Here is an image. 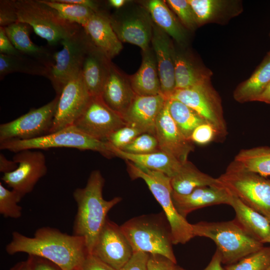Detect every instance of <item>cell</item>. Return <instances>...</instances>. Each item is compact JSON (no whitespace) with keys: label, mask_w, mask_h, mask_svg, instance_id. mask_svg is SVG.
Masks as SVG:
<instances>
[{"label":"cell","mask_w":270,"mask_h":270,"mask_svg":"<svg viewBox=\"0 0 270 270\" xmlns=\"http://www.w3.org/2000/svg\"><path fill=\"white\" fill-rule=\"evenodd\" d=\"M32 270H62L52 262L41 257L29 256Z\"/></svg>","instance_id":"cell-48"},{"label":"cell","mask_w":270,"mask_h":270,"mask_svg":"<svg viewBox=\"0 0 270 270\" xmlns=\"http://www.w3.org/2000/svg\"><path fill=\"white\" fill-rule=\"evenodd\" d=\"M120 226L134 252L162 255L176 264L170 227L164 212L136 216Z\"/></svg>","instance_id":"cell-3"},{"label":"cell","mask_w":270,"mask_h":270,"mask_svg":"<svg viewBox=\"0 0 270 270\" xmlns=\"http://www.w3.org/2000/svg\"><path fill=\"white\" fill-rule=\"evenodd\" d=\"M154 136L160 150L182 162L187 161L188 154L194 150L193 142L183 135L172 118L167 100L158 117Z\"/></svg>","instance_id":"cell-17"},{"label":"cell","mask_w":270,"mask_h":270,"mask_svg":"<svg viewBox=\"0 0 270 270\" xmlns=\"http://www.w3.org/2000/svg\"><path fill=\"white\" fill-rule=\"evenodd\" d=\"M59 96L41 107L32 108L17 118L0 125V142L11 140H29L49 134Z\"/></svg>","instance_id":"cell-11"},{"label":"cell","mask_w":270,"mask_h":270,"mask_svg":"<svg viewBox=\"0 0 270 270\" xmlns=\"http://www.w3.org/2000/svg\"><path fill=\"white\" fill-rule=\"evenodd\" d=\"M128 78L132 89L137 95L149 96L162 94L156 57L150 48L142 51L140 68L134 74Z\"/></svg>","instance_id":"cell-25"},{"label":"cell","mask_w":270,"mask_h":270,"mask_svg":"<svg viewBox=\"0 0 270 270\" xmlns=\"http://www.w3.org/2000/svg\"><path fill=\"white\" fill-rule=\"evenodd\" d=\"M136 95L128 78L111 62L101 94L105 104L123 118Z\"/></svg>","instance_id":"cell-22"},{"label":"cell","mask_w":270,"mask_h":270,"mask_svg":"<svg viewBox=\"0 0 270 270\" xmlns=\"http://www.w3.org/2000/svg\"><path fill=\"white\" fill-rule=\"evenodd\" d=\"M151 43L156 57L161 92L168 99L176 90L174 48L169 36L154 24Z\"/></svg>","instance_id":"cell-18"},{"label":"cell","mask_w":270,"mask_h":270,"mask_svg":"<svg viewBox=\"0 0 270 270\" xmlns=\"http://www.w3.org/2000/svg\"><path fill=\"white\" fill-rule=\"evenodd\" d=\"M198 26L214 18L225 6L226 2L220 0H188Z\"/></svg>","instance_id":"cell-37"},{"label":"cell","mask_w":270,"mask_h":270,"mask_svg":"<svg viewBox=\"0 0 270 270\" xmlns=\"http://www.w3.org/2000/svg\"><path fill=\"white\" fill-rule=\"evenodd\" d=\"M74 125L94 138L107 142L112 133L127 124L122 116L109 108L100 96H91Z\"/></svg>","instance_id":"cell-13"},{"label":"cell","mask_w":270,"mask_h":270,"mask_svg":"<svg viewBox=\"0 0 270 270\" xmlns=\"http://www.w3.org/2000/svg\"><path fill=\"white\" fill-rule=\"evenodd\" d=\"M270 266V246L243 258L238 262L226 265L224 270H266Z\"/></svg>","instance_id":"cell-36"},{"label":"cell","mask_w":270,"mask_h":270,"mask_svg":"<svg viewBox=\"0 0 270 270\" xmlns=\"http://www.w3.org/2000/svg\"><path fill=\"white\" fill-rule=\"evenodd\" d=\"M219 138L215 128L208 122L198 126L192 134L190 140L194 143L204 145Z\"/></svg>","instance_id":"cell-42"},{"label":"cell","mask_w":270,"mask_h":270,"mask_svg":"<svg viewBox=\"0 0 270 270\" xmlns=\"http://www.w3.org/2000/svg\"><path fill=\"white\" fill-rule=\"evenodd\" d=\"M234 161L247 172L266 178L270 176V147L258 146L240 150Z\"/></svg>","instance_id":"cell-32"},{"label":"cell","mask_w":270,"mask_h":270,"mask_svg":"<svg viewBox=\"0 0 270 270\" xmlns=\"http://www.w3.org/2000/svg\"><path fill=\"white\" fill-rule=\"evenodd\" d=\"M60 43L62 48L54 54V63L47 77L58 96L60 94L70 80L81 72L85 57L92 44L82 27Z\"/></svg>","instance_id":"cell-9"},{"label":"cell","mask_w":270,"mask_h":270,"mask_svg":"<svg viewBox=\"0 0 270 270\" xmlns=\"http://www.w3.org/2000/svg\"><path fill=\"white\" fill-rule=\"evenodd\" d=\"M110 60L92 44L85 57L81 74L91 96H101Z\"/></svg>","instance_id":"cell-23"},{"label":"cell","mask_w":270,"mask_h":270,"mask_svg":"<svg viewBox=\"0 0 270 270\" xmlns=\"http://www.w3.org/2000/svg\"><path fill=\"white\" fill-rule=\"evenodd\" d=\"M176 264L160 254H150L148 270H174Z\"/></svg>","instance_id":"cell-45"},{"label":"cell","mask_w":270,"mask_h":270,"mask_svg":"<svg viewBox=\"0 0 270 270\" xmlns=\"http://www.w3.org/2000/svg\"><path fill=\"white\" fill-rule=\"evenodd\" d=\"M78 270V269H75V270Z\"/></svg>","instance_id":"cell-58"},{"label":"cell","mask_w":270,"mask_h":270,"mask_svg":"<svg viewBox=\"0 0 270 270\" xmlns=\"http://www.w3.org/2000/svg\"><path fill=\"white\" fill-rule=\"evenodd\" d=\"M18 22L14 0L0 1V26L6 27Z\"/></svg>","instance_id":"cell-43"},{"label":"cell","mask_w":270,"mask_h":270,"mask_svg":"<svg viewBox=\"0 0 270 270\" xmlns=\"http://www.w3.org/2000/svg\"><path fill=\"white\" fill-rule=\"evenodd\" d=\"M166 100L162 94H136L123 118L127 125L136 127L144 133L154 135L158 117Z\"/></svg>","instance_id":"cell-20"},{"label":"cell","mask_w":270,"mask_h":270,"mask_svg":"<svg viewBox=\"0 0 270 270\" xmlns=\"http://www.w3.org/2000/svg\"><path fill=\"white\" fill-rule=\"evenodd\" d=\"M218 178L232 195L270 220V179L247 172L234 161Z\"/></svg>","instance_id":"cell-8"},{"label":"cell","mask_w":270,"mask_h":270,"mask_svg":"<svg viewBox=\"0 0 270 270\" xmlns=\"http://www.w3.org/2000/svg\"><path fill=\"white\" fill-rule=\"evenodd\" d=\"M194 236L209 238L217 246L222 264H234L264 246L234 219L221 222L202 221L192 224Z\"/></svg>","instance_id":"cell-4"},{"label":"cell","mask_w":270,"mask_h":270,"mask_svg":"<svg viewBox=\"0 0 270 270\" xmlns=\"http://www.w3.org/2000/svg\"><path fill=\"white\" fill-rule=\"evenodd\" d=\"M128 2L126 0H109L108 4L111 7L115 8H120L124 6Z\"/></svg>","instance_id":"cell-54"},{"label":"cell","mask_w":270,"mask_h":270,"mask_svg":"<svg viewBox=\"0 0 270 270\" xmlns=\"http://www.w3.org/2000/svg\"><path fill=\"white\" fill-rule=\"evenodd\" d=\"M16 191L9 190L0 183V214L4 218H18L22 215V208L18 204L22 199Z\"/></svg>","instance_id":"cell-38"},{"label":"cell","mask_w":270,"mask_h":270,"mask_svg":"<svg viewBox=\"0 0 270 270\" xmlns=\"http://www.w3.org/2000/svg\"><path fill=\"white\" fill-rule=\"evenodd\" d=\"M10 270H32L30 258H28L26 260L18 263Z\"/></svg>","instance_id":"cell-53"},{"label":"cell","mask_w":270,"mask_h":270,"mask_svg":"<svg viewBox=\"0 0 270 270\" xmlns=\"http://www.w3.org/2000/svg\"><path fill=\"white\" fill-rule=\"evenodd\" d=\"M50 70L38 61L22 54L7 55L0 54V78L15 72L48 76Z\"/></svg>","instance_id":"cell-33"},{"label":"cell","mask_w":270,"mask_h":270,"mask_svg":"<svg viewBox=\"0 0 270 270\" xmlns=\"http://www.w3.org/2000/svg\"><path fill=\"white\" fill-rule=\"evenodd\" d=\"M90 98L80 72L66 84L59 96L50 134L73 126L84 111Z\"/></svg>","instance_id":"cell-15"},{"label":"cell","mask_w":270,"mask_h":270,"mask_svg":"<svg viewBox=\"0 0 270 270\" xmlns=\"http://www.w3.org/2000/svg\"><path fill=\"white\" fill-rule=\"evenodd\" d=\"M146 10L136 8L123 16H110L113 29L120 42L136 45L142 51L150 48L154 24Z\"/></svg>","instance_id":"cell-16"},{"label":"cell","mask_w":270,"mask_h":270,"mask_svg":"<svg viewBox=\"0 0 270 270\" xmlns=\"http://www.w3.org/2000/svg\"><path fill=\"white\" fill-rule=\"evenodd\" d=\"M126 161L130 178L144 180L162 206L170 227L173 244H185L194 237L192 224L178 213L173 203L170 178L162 172L144 168L130 161Z\"/></svg>","instance_id":"cell-5"},{"label":"cell","mask_w":270,"mask_h":270,"mask_svg":"<svg viewBox=\"0 0 270 270\" xmlns=\"http://www.w3.org/2000/svg\"><path fill=\"white\" fill-rule=\"evenodd\" d=\"M146 6L156 26L176 42L183 44L186 42L185 30L166 1L150 0L146 2Z\"/></svg>","instance_id":"cell-29"},{"label":"cell","mask_w":270,"mask_h":270,"mask_svg":"<svg viewBox=\"0 0 270 270\" xmlns=\"http://www.w3.org/2000/svg\"><path fill=\"white\" fill-rule=\"evenodd\" d=\"M6 250L10 255L24 252L46 258L62 270H78L88 254L83 238L48 226L38 228L33 237L13 232Z\"/></svg>","instance_id":"cell-1"},{"label":"cell","mask_w":270,"mask_h":270,"mask_svg":"<svg viewBox=\"0 0 270 270\" xmlns=\"http://www.w3.org/2000/svg\"><path fill=\"white\" fill-rule=\"evenodd\" d=\"M222 264L220 254L216 250L208 265L202 270H224Z\"/></svg>","instance_id":"cell-51"},{"label":"cell","mask_w":270,"mask_h":270,"mask_svg":"<svg viewBox=\"0 0 270 270\" xmlns=\"http://www.w3.org/2000/svg\"><path fill=\"white\" fill-rule=\"evenodd\" d=\"M150 254L137 252L120 270H148V262Z\"/></svg>","instance_id":"cell-44"},{"label":"cell","mask_w":270,"mask_h":270,"mask_svg":"<svg viewBox=\"0 0 270 270\" xmlns=\"http://www.w3.org/2000/svg\"><path fill=\"white\" fill-rule=\"evenodd\" d=\"M143 133L136 127L126 125L112 133L106 141L115 148L121 150Z\"/></svg>","instance_id":"cell-41"},{"label":"cell","mask_w":270,"mask_h":270,"mask_svg":"<svg viewBox=\"0 0 270 270\" xmlns=\"http://www.w3.org/2000/svg\"><path fill=\"white\" fill-rule=\"evenodd\" d=\"M172 198L177 211L186 218L190 213L198 209L216 204L230 205L232 194L220 183L198 188L185 195L172 190Z\"/></svg>","instance_id":"cell-19"},{"label":"cell","mask_w":270,"mask_h":270,"mask_svg":"<svg viewBox=\"0 0 270 270\" xmlns=\"http://www.w3.org/2000/svg\"><path fill=\"white\" fill-rule=\"evenodd\" d=\"M174 59L176 90L190 88L210 82V72L200 69L174 49Z\"/></svg>","instance_id":"cell-31"},{"label":"cell","mask_w":270,"mask_h":270,"mask_svg":"<svg viewBox=\"0 0 270 270\" xmlns=\"http://www.w3.org/2000/svg\"><path fill=\"white\" fill-rule=\"evenodd\" d=\"M270 222V220H268ZM266 243H270V236H269L268 238V240H266Z\"/></svg>","instance_id":"cell-56"},{"label":"cell","mask_w":270,"mask_h":270,"mask_svg":"<svg viewBox=\"0 0 270 270\" xmlns=\"http://www.w3.org/2000/svg\"><path fill=\"white\" fill-rule=\"evenodd\" d=\"M55 10L66 20L83 26L95 12L92 10L80 5L63 2L58 0H41Z\"/></svg>","instance_id":"cell-35"},{"label":"cell","mask_w":270,"mask_h":270,"mask_svg":"<svg viewBox=\"0 0 270 270\" xmlns=\"http://www.w3.org/2000/svg\"><path fill=\"white\" fill-rule=\"evenodd\" d=\"M170 98L185 104L212 125L219 138H224L227 134L221 100L210 82L190 88L176 90Z\"/></svg>","instance_id":"cell-10"},{"label":"cell","mask_w":270,"mask_h":270,"mask_svg":"<svg viewBox=\"0 0 270 270\" xmlns=\"http://www.w3.org/2000/svg\"><path fill=\"white\" fill-rule=\"evenodd\" d=\"M174 270H187L184 269V268H183L176 265V267H175V268H174Z\"/></svg>","instance_id":"cell-55"},{"label":"cell","mask_w":270,"mask_h":270,"mask_svg":"<svg viewBox=\"0 0 270 270\" xmlns=\"http://www.w3.org/2000/svg\"><path fill=\"white\" fill-rule=\"evenodd\" d=\"M63 2L75 4L88 8L94 12L100 11L97 2L91 0H58Z\"/></svg>","instance_id":"cell-50"},{"label":"cell","mask_w":270,"mask_h":270,"mask_svg":"<svg viewBox=\"0 0 270 270\" xmlns=\"http://www.w3.org/2000/svg\"><path fill=\"white\" fill-rule=\"evenodd\" d=\"M18 22L30 26L51 46L60 42L80 28V26L62 18L41 0H14Z\"/></svg>","instance_id":"cell-6"},{"label":"cell","mask_w":270,"mask_h":270,"mask_svg":"<svg viewBox=\"0 0 270 270\" xmlns=\"http://www.w3.org/2000/svg\"><path fill=\"white\" fill-rule=\"evenodd\" d=\"M93 46L111 60L122 49L112 26L110 16L101 11L95 12L82 26Z\"/></svg>","instance_id":"cell-21"},{"label":"cell","mask_w":270,"mask_h":270,"mask_svg":"<svg viewBox=\"0 0 270 270\" xmlns=\"http://www.w3.org/2000/svg\"><path fill=\"white\" fill-rule=\"evenodd\" d=\"M54 148L90 150L98 152L107 158L114 156L113 146L109 142L94 138L74 125L32 140H11L0 142V150L14 152L26 149L40 150Z\"/></svg>","instance_id":"cell-7"},{"label":"cell","mask_w":270,"mask_h":270,"mask_svg":"<svg viewBox=\"0 0 270 270\" xmlns=\"http://www.w3.org/2000/svg\"><path fill=\"white\" fill-rule=\"evenodd\" d=\"M78 270H117L94 256L88 254Z\"/></svg>","instance_id":"cell-46"},{"label":"cell","mask_w":270,"mask_h":270,"mask_svg":"<svg viewBox=\"0 0 270 270\" xmlns=\"http://www.w3.org/2000/svg\"><path fill=\"white\" fill-rule=\"evenodd\" d=\"M167 100L172 118L183 135L190 140L194 130L199 125L206 122L181 102L173 98H170Z\"/></svg>","instance_id":"cell-34"},{"label":"cell","mask_w":270,"mask_h":270,"mask_svg":"<svg viewBox=\"0 0 270 270\" xmlns=\"http://www.w3.org/2000/svg\"><path fill=\"white\" fill-rule=\"evenodd\" d=\"M270 83V52L252 76L238 86L234 93L240 102L256 101Z\"/></svg>","instance_id":"cell-30"},{"label":"cell","mask_w":270,"mask_h":270,"mask_svg":"<svg viewBox=\"0 0 270 270\" xmlns=\"http://www.w3.org/2000/svg\"><path fill=\"white\" fill-rule=\"evenodd\" d=\"M12 160L18 164L12 172L4 174L1 180L23 198L32 192L38 181L47 173L44 154L38 150L16 152Z\"/></svg>","instance_id":"cell-12"},{"label":"cell","mask_w":270,"mask_h":270,"mask_svg":"<svg viewBox=\"0 0 270 270\" xmlns=\"http://www.w3.org/2000/svg\"><path fill=\"white\" fill-rule=\"evenodd\" d=\"M256 101L264 102L270 104V83L257 98Z\"/></svg>","instance_id":"cell-52"},{"label":"cell","mask_w":270,"mask_h":270,"mask_svg":"<svg viewBox=\"0 0 270 270\" xmlns=\"http://www.w3.org/2000/svg\"><path fill=\"white\" fill-rule=\"evenodd\" d=\"M113 152L114 156L130 161L139 166L162 172L170 178L178 172L184 163L160 150L137 154L125 152L113 146Z\"/></svg>","instance_id":"cell-27"},{"label":"cell","mask_w":270,"mask_h":270,"mask_svg":"<svg viewBox=\"0 0 270 270\" xmlns=\"http://www.w3.org/2000/svg\"><path fill=\"white\" fill-rule=\"evenodd\" d=\"M18 164L13 160L7 159L2 154H0V172L4 174L10 172L15 170Z\"/></svg>","instance_id":"cell-49"},{"label":"cell","mask_w":270,"mask_h":270,"mask_svg":"<svg viewBox=\"0 0 270 270\" xmlns=\"http://www.w3.org/2000/svg\"><path fill=\"white\" fill-rule=\"evenodd\" d=\"M172 190L180 194H188L194 190L206 186L220 184L214 178L200 170L192 162H184L178 172L170 178Z\"/></svg>","instance_id":"cell-28"},{"label":"cell","mask_w":270,"mask_h":270,"mask_svg":"<svg viewBox=\"0 0 270 270\" xmlns=\"http://www.w3.org/2000/svg\"><path fill=\"white\" fill-rule=\"evenodd\" d=\"M270 270V266L269 268H268V270Z\"/></svg>","instance_id":"cell-57"},{"label":"cell","mask_w":270,"mask_h":270,"mask_svg":"<svg viewBox=\"0 0 270 270\" xmlns=\"http://www.w3.org/2000/svg\"><path fill=\"white\" fill-rule=\"evenodd\" d=\"M134 253L120 226L107 218L90 253L100 260L120 270Z\"/></svg>","instance_id":"cell-14"},{"label":"cell","mask_w":270,"mask_h":270,"mask_svg":"<svg viewBox=\"0 0 270 270\" xmlns=\"http://www.w3.org/2000/svg\"><path fill=\"white\" fill-rule=\"evenodd\" d=\"M30 28L26 23L18 22L4 28L7 36L17 50L22 54L38 61L50 70L54 63V54H52L46 48L38 46L31 40L30 37Z\"/></svg>","instance_id":"cell-24"},{"label":"cell","mask_w":270,"mask_h":270,"mask_svg":"<svg viewBox=\"0 0 270 270\" xmlns=\"http://www.w3.org/2000/svg\"><path fill=\"white\" fill-rule=\"evenodd\" d=\"M121 150L137 154H146L160 150L156 136L148 133L139 135Z\"/></svg>","instance_id":"cell-39"},{"label":"cell","mask_w":270,"mask_h":270,"mask_svg":"<svg viewBox=\"0 0 270 270\" xmlns=\"http://www.w3.org/2000/svg\"><path fill=\"white\" fill-rule=\"evenodd\" d=\"M0 54L17 56L22 54L14 46L7 36L4 29L0 26Z\"/></svg>","instance_id":"cell-47"},{"label":"cell","mask_w":270,"mask_h":270,"mask_svg":"<svg viewBox=\"0 0 270 270\" xmlns=\"http://www.w3.org/2000/svg\"><path fill=\"white\" fill-rule=\"evenodd\" d=\"M236 213L235 220L250 235L262 244L270 236L268 218L232 195L230 205Z\"/></svg>","instance_id":"cell-26"},{"label":"cell","mask_w":270,"mask_h":270,"mask_svg":"<svg viewBox=\"0 0 270 270\" xmlns=\"http://www.w3.org/2000/svg\"><path fill=\"white\" fill-rule=\"evenodd\" d=\"M165 1L185 27L192 30H194L198 26L194 13L188 0Z\"/></svg>","instance_id":"cell-40"},{"label":"cell","mask_w":270,"mask_h":270,"mask_svg":"<svg viewBox=\"0 0 270 270\" xmlns=\"http://www.w3.org/2000/svg\"><path fill=\"white\" fill-rule=\"evenodd\" d=\"M104 179L99 170H92L86 186L77 188L73 197L77 212L73 226V234L83 238L88 254L108 218L110 210L122 200L116 196L106 200L103 198Z\"/></svg>","instance_id":"cell-2"}]
</instances>
